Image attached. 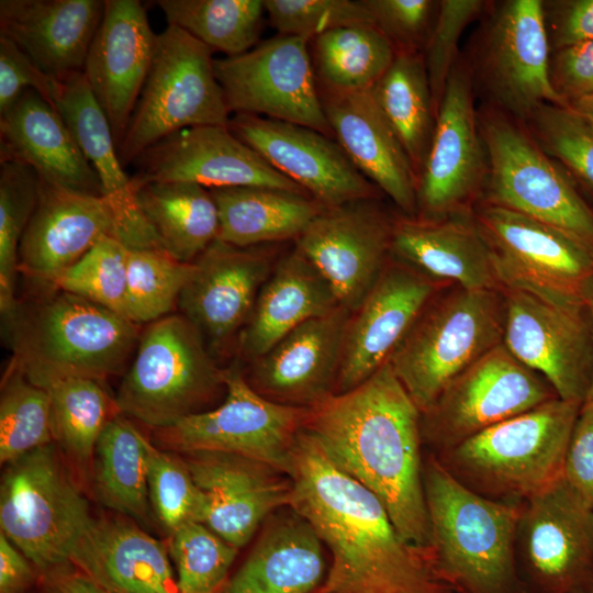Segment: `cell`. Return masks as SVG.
Here are the masks:
<instances>
[{"mask_svg":"<svg viewBox=\"0 0 593 593\" xmlns=\"http://www.w3.org/2000/svg\"><path fill=\"white\" fill-rule=\"evenodd\" d=\"M286 475L290 504L332 555L318 593H449L425 553L407 545L382 502L304 430Z\"/></svg>","mask_w":593,"mask_h":593,"instance_id":"obj_1","label":"cell"},{"mask_svg":"<svg viewBox=\"0 0 593 593\" xmlns=\"http://www.w3.org/2000/svg\"><path fill=\"white\" fill-rule=\"evenodd\" d=\"M421 416L387 362L358 387L309 409L303 430L378 496L402 539L428 558Z\"/></svg>","mask_w":593,"mask_h":593,"instance_id":"obj_2","label":"cell"},{"mask_svg":"<svg viewBox=\"0 0 593 593\" xmlns=\"http://www.w3.org/2000/svg\"><path fill=\"white\" fill-rule=\"evenodd\" d=\"M49 289L18 304L8 324L9 367L43 389L70 378L103 382L124 371L137 348L141 325L81 296Z\"/></svg>","mask_w":593,"mask_h":593,"instance_id":"obj_3","label":"cell"},{"mask_svg":"<svg viewBox=\"0 0 593 593\" xmlns=\"http://www.w3.org/2000/svg\"><path fill=\"white\" fill-rule=\"evenodd\" d=\"M430 528L428 560L437 578L461 593H512L523 503L483 496L430 455L423 460Z\"/></svg>","mask_w":593,"mask_h":593,"instance_id":"obj_4","label":"cell"},{"mask_svg":"<svg viewBox=\"0 0 593 593\" xmlns=\"http://www.w3.org/2000/svg\"><path fill=\"white\" fill-rule=\"evenodd\" d=\"M582 404L553 398L469 437L437 459L474 492L523 503L563 477Z\"/></svg>","mask_w":593,"mask_h":593,"instance_id":"obj_5","label":"cell"},{"mask_svg":"<svg viewBox=\"0 0 593 593\" xmlns=\"http://www.w3.org/2000/svg\"><path fill=\"white\" fill-rule=\"evenodd\" d=\"M505 300L496 289L456 290L433 299L389 359L421 411L463 370L503 343Z\"/></svg>","mask_w":593,"mask_h":593,"instance_id":"obj_6","label":"cell"},{"mask_svg":"<svg viewBox=\"0 0 593 593\" xmlns=\"http://www.w3.org/2000/svg\"><path fill=\"white\" fill-rule=\"evenodd\" d=\"M55 443L5 465L0 484L1 533L44 578L71 564L92 517Z\"/></svg>","mask_w":593,"mask_h":593,"instance_id":"obj_7","label":"cell"},{"mask_svg":"<svg viewBox=\"0 0 593 593\" xmlns=\"http://www.w3.org/2000/svg\"><path fill=\"white\" fill-rule=\"evenodd\" d=\"M221 389L225 370L200 333L181 314H169L142 331L114 399L121 414L155 430L202 412Z\"/></svg>","mask_w":593,"mask_h":593,"instance_id":"obj_8","label":"cell"},{"mask_svg":"<svg viewBox=\"0 0 593 593\" xmlns=\"http://www.w3.org/2000/svg\"><path fill=\"white\" fill-rule=\"evenodd\" d=\"M214 59L208 46L177 26L157 34L149 72L119 146L124 167L182 128L228 126L231 112Z\"/></svg>","mask_w":593,"mask_h":593,"instance_id":"obj_9","label":"cell"},{"mask_svg":"<svg viewBox=\"0 0 593 593\" xmlns=\"http://www.w3.org/2000/svg\"><path fill=\"white\" fill-rule=\"evenodd\" d=\"M478 115L488 161L483 202L557 226L593 245V209L571 175L542 152L522 122L490 105Z\"/></svg>","mask_w":593,"mask_h":593,"instance_id":"obj_10","label":"cell"},{"mask_svg":"<svg viewBox=\"0 0 593 593\" xmlns=\"http://www.w3.org/2000/svg\"><path fill=\"white\" fill-rule=\"evenodd\" d=\"M473 220L499 287L562 304H588L593 245L557 226L482 202Z\"/></svg>","mask_w":593,"mask_h":593,"instance_id":"obj_11","label":"cell"},{"mask_svg":"<svg viewBox=\"0 0 593 593\" xmlns=\"http://www.w3.org/2000/svg\"><path fill=\"white\" fill-rule=\"evenodd\" d=\"M491 7L467 58L473 83L490 107L519 122L542 103L568 107L550 81L542 0H505Z\"/></svg>","mask_w":593,"mask_h":593,"instance_id":"obj_12","label":"cell"},{"mask_svg":"<svg viewBox=\"0 0 593 593\" xmlns=\"http://www.w3.org/2000/svg\"><path fill=\"white\" fill-rule=\"evenodd\" d=\"M309 409L281 404L257 392L236 368L225 370V399L212 410L154 430L176 454L225 452L264 462L286 474Z\"/></svg>","mask_w":593,"mask_h":593,"instance_id":"obj_13","label":"cell"},{"mask_svg":"<svg viewBox=\"0 0 593 593\" xmlns=\"http://www.w3.org/2000/svg\"><path fill=\"white\" fill-rule=\"evenodd\" d=\"M214 71L231 113L299 124L334 138L309 41L279 34L240 55L214 59Z\"/></svg>","mask_w":593,"mask_h":593,"instance_id":"obj_14","label":"cell"},{"mask_svg":"<svg viewBox=\"0 0 593 593\" xmlns=\"http://www.w3.org/2000/svg\"><path fill=\"white\" fill-rule=\"evenodd\" d=\"M557 394L500 344L458 374L421 416L422 438L438 452Z\"/></svg>","mask_w":593,"mask_h":593,"instance_id":"obj_15","label":"cell"},{"mask_svg":"<svg viewBox=\"0 0 593 593\" xmlns=\"http://www.w3.org/2000/svg\"><path fill=\"white\" fill-rule=\"evenodd\" d=\"M503 344L541 376L558 398L584 403L593 370V327L588 304H562L505 290Z\"/></svg>","mask_w":593,"mask_h":593,"instance_id":"obj_16","label":"cell"},{"mask_svg":"<svg viewBox=\"0 0 593 593\" xmlns=\"http://www.w3.org/2000/svg\"><path fill=\"white\" fill-rule=\"evenodd\" d=\"M473 97L471 70L467 58L460 56L450 74L418 177V220L438 221L463 214L483 191L488 161Z\"/></svg>","mask_w":593,"mask_h":593,"instance_id":"obj_17","label":"cell"},{"mask_svg":"<svg viewBox=\"0 0 593 593\" xmlns=\"http://www.w3.org/2000/svg\"><path fill=\"white\" fill-rule=\"evenodd\" d=\"M132 164L136 167L131 177L133 188L187 181L208 189L267 187L307 194L223 125L177 131L144 150Z\"/></svg>","mask_w":593,"mask_h":593,"instance_id":"obj_18","label":"cell"},{"mask_svg":"<svg viewBox=\"0 0 593 593\" xmlns=\"http://www.w3.org/2000/svg\"><path fill=\"white\" fill-rule=\"evenodd\" d=\"M228 128L326 209L370 200L377 188L333 137L315 130L237 113Z\"/></svg>","mask_w":593,"mask_h":593,"instance_id":"obj_19","label":"cell"},{"mask_svg":"<svg viewBox=\"0 0 593 593\" xmlns=\"http://www.w3.org/2000/svg\"><path fill=\"white\" fill-rule=\"evenodd\" d=\"M393 225L370 200L324 209L295 247L327 281L339 305L354 313L388 264Z\"/></svg>","mask_w":593,"mask_h":593,"instance_id":"obj_20","label":"cell"},{"mask_svg":"<svg viewBox=\"0 0 593 593\" xmlns=\"http://www.w3.org/2000/svg\"><path fill=\"white\" fill-rule=\"evenodd\" d=\"M547 593H571L593 574V507L563 479L523 502L516 546Z\"/></svg>","mask_w":593,"mask_h":593,"instance_id":"obj_21","label":"cell"},{"mask_svg":"<svg viewBox=\"0 0 593 593\" xmlns=\"http://www.w3.org/2000/svg\"><path fill=\"white\" fill-rule=\"evenodd\" d=\"M177 306L214 355L238 339L272 266L268 254L214 240L194 261Z\"/></svg>","mask_w":593,"mask_h":593,"instance_id":"obj_22","label":"cell"},{"mask_svg":"<svg viewBox=\"0 0 593 593\" xmlns=\"http://www.w3.org/2000/svg\"><path fill=\"white\" fill-rule=\"evenodd\" d=\"M157 34L138 0H104L82 74L118 149L150 69Z\"/></svg>","mask_w":593,"mask_h":593,"instance_id":"obj_23","label":"cell"},{"mask_svg":"<svg viewBox=\"0 0 593 593\" xmlns=\"http://www.w3.org/2000/svg\"><path fill=\"white\" fill-rule=\"evenodd\" d=\"M434 293L433 279L401 261L387 264L351 313L335 393L358 387L389 361Z\"/></svg>","mask_w":593,"mask_h":593,"instance_id":"obj_24","label":"cell"},{"mask_svg":"<svg viewBox=\"0 0 593 593\" xmlns=\"http://www.w3.org/2000/svg\"><path fill=\"white\" fill-rule=\"evenodd\" d=\"M183 455L203 495L202 524L237 549L277 510L290 504L289 478L264 462L225 452Z\"/></svg>","mask_w":593,"mask_h":593,"instance_id":"obj_25","label":"cell"},{"mask_svg":"<svg viewBox=\"0 0 593 593\" xmlns=\"http://www.w3.org/2000/svg\"><path fill=\"white\" fill-rule=\"evenodd\" d=\"M351 312L311 318L251 360L249 384L271 401L311 409L335 394Z\"/></svg>","mask_w":593,"mask_h":593,"instance_id":"obj_26","label":"cell"},{"mask_svg":"<svg viewBox=\"0 0 593 593\" xmlns=\"http://www.w3.org/2000/svg\"><path fill=\"white\" fill-rule=\"evenodd\" d=\"M40 179L38 200L20 242L19 271L49 286L101 238L115 237V223L102 197Z\"/></svg>","mask_w":593,"mask_h":593,"instance_id":"obj_27","label":"cell"},{"mask_svg":"<svg viewBox=\"0 0 593 593\" xmlns=\"http://www.w3.org/2000/svg\"><path fill=\"white\" fill-rule=\"evenodd\" d=\"M333 136L355 167L410 219L417 215V176L372 89L321 91Z\"/></svg>","mask_w":593,"mask_h":593,"instance_id":"obj_28","label":"cell"},{"mask_svg":"<svg viewBox=\"0 0 593 593\" xmlns=\"http://www.w3.org/2000/svg\"><path fill=\"white\" fill-rule=\"evenodd\" d=\"M54 102L99 179L102 199L114 219L115 237L127 248L161 249L138 206L110 124L83 74L58 80Z\"/></svg>","mask_w":593,"mask_h":593,"instance_id":"obj_29","label":"cell"},{"mask_svg":"<svg viewBox=\"0 0 593 593\" xmlns=\"http://www.w3.org/2000/svg\"><path fill=\"white\" fill-rule=\"evenodd\" d=\"M104 11V0H1L0 35L47 76L82 72Z\"/></svg>","mask_w":593,"mask_h":593,"instance_id":"obj_30","label":"cell"},{"mask_svg":"<svg viewBox=\"0 0 593 593\" xmlns=\"http://www.w3.org/2000/svg\"><path fill=\"white\" fill-rule=\"evenodd\" d=\"M32 167L40 178L65 189L101 195L99 179L55 105L27 90L0 115V161Z\"/></svg>","mask_w":593,"mask_h":593,"instance_id":"obj_31","label":"cell"},{"mask_svg":"<svg viewBox=\"0 0 593 593\" xmlns=\"http://www.w3.org/2000/svg\"><path fill=\"white\" fill-rule=\"evenodd\" d=\"M169 548L126 517L93 518L70 562L113 593H179Z\"/></svg>","mask_w":593,"mask_h":593,"instance_id":"obj_32","label":"cell"},{"mask_svg":"<svg viewBox=\"0 0 593 593\" xmlns=\"http://www.w3.org/2000/svg\"><path fill=\"white\" fill-rule=\"evenodd\" d=\"M272 515L220 593H315L323 585L327 563L313 528L291 507Z\"/></svg>","mask_w":593,"mask_h":593,"instance_id":"obj_33","label":"cell"},{"mask_svg":"<svg viewBox=\"0 0 593 593\" xmlns=\"http://www.w3.org/2000/svg\"><path fill=\"white\" fill-rule=\"evenodd\" d=\"M391 254L429 279L454 281L470 290L499 287L489 246L473 217L399 219L393 225Z\"/></svg>","mask_w":593,"mask_h":593,"instance_id":"obj_34","label":"cell"},{"mask_svg":"<svg viewBox=\"0 0 593 593\" xmlns=\"http://www.w3.org/2000/svg\"><path fill=\"white\" fill-rule=\"evenodd\" d=\"M337 306L339 303L327 281L294 247L272 267L261 287L237 339L240 355L255 360L302 323Z\"/></svg>","mask_w":593,"mask_h":593,"instance_id":"obj_35","label":"cell"},{"mask_svg":"<svg viewBox=\"0 0 593 593\" xmlns=\"http://www.w3.org/2000/svg\"><path fill=\"white\" fill-rule=\"evenodd\" d=\"M217 205V239L237 247L298 239L324 208L303 193L267 187L210 189Z\"/></svg>","mask_w":593,"mask_h":593,"instance_id":"obj_36","label":"cell"},{"mask_svg":"<svg viewBox=\"0 0 593 593\" xmlns=\"http://www.w3.org/2000/svg\"><path fill=\"white\" fill-rule=\"evenodd\" d=\"M138 206L160 248L181 262H193L220 231L210 189L187 181L149 182L134 188Z\"/></svg>","mask_w":593,"mask_h":593,"instance_id":"obj_37","label":"cell"},{"mask_svg":"<svg viewBox=\"0 0 593 593\" xmlns=\"http://www.w3.org/2000/svg\"><path fill=\"white\" fill-rule=\"evenodd\" d=\"M148 440L123 414L103 428L93 456L94 489L99 500L122 516L146 519Z\"/></svg>","mask_w":593,"mask_h":593,"instance_id":"obj_38","label":"cell"},{"mask_svg":"<svg viewBox=\"0 0 593 593\" xmlns=\"http://www.w3.org/2000/svg\"><path fill=\"white\" fill-rule=\"evenodd\" d=\"M372 93L418 179L436 125L423 53H396Z\"/></svg>","mask_w":593,"mask_h":593,"instance_id":"obj_39","label":"cell"},{"mask_svg":"<svg viewBox=\"0 0 593 593\" xmlns=\"http://www.w3.org/2000/svg\"><path fill=\"white\" fill-rule=\"evenodd\" d=\"M313 66L321 91L372 89L395 58L387 37L373 25L339 27L313 40Z\"/></svg>","mask_w":593,"mask_h":593,"instance_id":"obj_40","label":"cell"},{"mask_svg":"<svg viewBox=\"0 0 593 593\" xmlns=\"http://www.w3.org/2000/svg\"><path fill=\"white\" fill-rule=\"evenodd\" d=\"M168 25L177 26L212 52L240 55L257 45L266 13L261 0H158Z\"/></svg>","mask_w":593,"mask_h":593,"instance_id":"obj_41","label":"cell"},{"mask_svg":"<svg viewBox=\"0 0 593 593\" xmlns=\"http://www.w3.org/2000/svg\"><path fill=\"white\" fill-rule=\"evenodd\" d=\"M51 400L53 440L75 463L86 468L94 456L98 439L115 415V399L102 381L70 378L46 389Z\"/></svg>","mask_w":593,"mask_h":593,"instance_id":"obj_42","label":"cell"},{"mask_svg":"<svg viewBox=\"0 0 593 593\" xmlns=\"http://www.w3.org/2000/svg\"><path fill=\"white\" fill-rule=\"evenodd\" d=\"M41 188L37 172L15 160L0 161V311L7 324L16 309L19 247L35 210Z\"/></svg>","mask_w":593,"mask_h":593,"instance_id":"obj_43","label":"cell"},{"mask_svg":"<svg viewBox=\"0 0 593 593\" xmlns=\"http://www.w3.org/2000/svg\"><path fill=\"white\" fill-rule=\"evenodd\" d=\"M193 270L161 249L128 248L126 317L142 325L171 314Z\"/></svg>","mask_w":593,"mask_h":593,"instance_id":"obj_44","label":"cell"},{"mask_svg":"<svg viewBox=\"0 0 593 593\" xmlns=\"http://www.w3.org/2000/svg\"><path fill=\"white\" fill-rule=\"evenodd\" d=\"M54 443L49 393L8 367L0 396V462Z\"/></svg>","mask_w":593,"mask_h":593,"instance_id":"obj_45","label":"cell"},{"mask_svg":"<svg viewBox=\"0 0 593 593\" xmlns=\"http://www.w3.org/2000/svg\"><path fill=\"white\" fill-rule=\"evenodd\" d=\"M127 251L128 248L116 237L104 236L78 261L60 272L49 287L81 296L126 317Z\"/></svg>","mask_w":593,"mask_h":593,"instance_id":"obj_46","label":"cell"},{"mask_svg":"<svg viewBox=\"0 0 593 593\" xmlns=\"http://www.w3.org/2000/svg\"><path fill=\"white\" fill-rule=\"evenodd\" d=\"M168 548L179 593H220L238 551L198 522L174 532Z\"/></svg>","mask_w":593,"mask_h":593,"instance_id":"obj_47","label":"cell"},{"mask_svg":"<svg viewBox=\"0 0 593 593\" xmlns=\"http://www.w3.org/2000/svg\"><path fill=\"white\" fill-rule=\"evenodd\" d=\"M535 143L593 190V126L568 107L538 105L522 122Z\"/></svg>","mask_w":593,"mask_h":593,"instance_id":"obj_48","label":"cell"},{"mask_svg":"<svg viewBox=\"0 0 593 593\" xmlns=\"http://www.w3.org/2000/svg\"><path fill=\"white\" fill-rule=\"evenodd\" d=\"M148 496L156 517L171 535L204 517V500L183 458L147 444Z\"/></svg>","mask_w":593,"mask_h":593,"instance_id":"obj_49","label":"cell"},{"mask_svg":"<svg viewBox=\"0 0 593 593\" xmlns=\"http://www.w3.org/2000/svg\"><path fill=\"white\" fill-rule=\"evenodd\" d=\"M484 0H440L436 19L423 51L433 103L437 116L450 74L457 64L459 42L467 26L482 15Z\"/></svg>","mask_w":593,"mask_h":593,"instance_id":"obj_50","label":"cell"},{"mask_svg":"<svg viewBox=\"0 0 593 593\" xmlns=\"http://www.w3.org/2000/svg\"><path fill=\"white\" fill-rule=\"evenodd\" d=\"M269 22L280 35L313 41L345 26L373 24L362 1L265 0Z\"/></svg>","mask_w":593,"mask_h":593,"instance_id":"obj_51","label":"cell"},{"mask_svg":"<svg viewBox=\"0 0 593 593\" xmlns=\"http://www.w3.org/2000/svg\"><path fill=\"white\" fill-rule=\"evenodd\" d=\"M373 25L395 53H423L437 15L439 1L361 0Z\"/></svg>","mask_w":593,"mask_h":593,"instance_id":"obj_52","label":"cell"},{"mask_svg":"<svg viewBox=\"0 0 593 593\" xmlns=\"http://www.w3.org/2000/svg\"><path fill=\"white\" fill-rule=\"evenodd\" d=\"M57 81L43 72L12 41L0 35V115L27 90L38 92L55 105Z\"/></svg>","mask_w":593,"mask_h":593,"instance_id":"obj_53","label":"cell"},{"mask_svg":"<svg viewBox=\"0 0 593 593\" xmlns=\"http://www.w3.org/2000/svg\"><path fill=\"white\" fill-rule=\"evenodd\" d=\"M542 16L551 54L593 40V0H545Z\"/></svg>","mask_w":593,"mask_h":593,"instance_id":"obj_54","label":"cell"},{"mask_svg":"<svg viewBox=\"0 0 593 593\" xmlns=\"http://www.w3.org/2000/svg\"><path fill=\"white\" fill-rule=\"evenodd\" d=\"M563 479L593 507V404L589 402L582 404L568 444Z\"/></svg>","mask_w":593,"mask_h":593,"instance_id":"obj_55","label":"cell"},{"mask_svg":"<svg viewBox=\"0 0 593 593\" xmlns=\"http://www.w3.org/2000/svg\"><path fill=\"white\" fill-rule=\"evenodd\" d=\"M549 76L557 94L569 102L593 92V40L550 55Z\"/></svg>","mask_w":593,"mask_h":593,"instance_id":"obj_56","label":"cell"},{"mask_svg":"<svg viewBox=\"0 0 593 593\" xmlns=\"http://www.w3.org/2000/svg\"><path fill=\"white\" fill-rule=\"evenodd\" d=\"M38 572L25 555L0 534V593H27Z\"/></svg>","mask_w":593,"mask_h":593,"instance_id":"obj_57","label":"cell"},{"mask_svg":"<svg viewBox=\"0 0 593 593\" xmlns=\"http://www.w3.org/2000/svg\"><path fill=\"white\" fill-rule=\"evenodd\" d=\"M45 593H113L70 564L41 578Z\"/></svg>","mask_w":593,"mask_h":593,"instance_id":"obj_58","label":"cell"},{"mask_svg":"<svg viewBox=\"0 0 593 593\" xmlns=\"http://www.w3.org/2000/svg\"><path fill=\"white\" fill-rule=\"evenodd\" d=\"M568 108L593 126V92L569 102Z\"/></svg>","mask_w":593,"mask_h":593,"instance_id":"obj_59","label":"cell"},{"mask_svg":"<svg viewBox=\"0 0 593 593\" xmlns=\"http://www.w3.org/2000/svg\"><path fill=\"white\" fill-rule=\"evenodd\" d=\"M588 305H589V310H590V314L592 318V327H593V290L590 293ZM585 402L593 404V370H592L591 384H590V389H589Z\"/></svg>","mask_w":593,"mask_h":593,"instance_id":"obj_60","label":"cell"},{"mask_svg":"<svg viewBox=\"0 0 593 593\" xmlns=\"http://www.w3.org/2000/svg\"><path fill=\"white\" fill-rule=\"evenodd\" d=\"M581 593H593V588H591V589H589V590H586V591H583V592H581Z\"/></svg>","mask_w":593,"mask_h":593,"instance_id":"obj_61","label":"cell"},{"mask_svg":"<svg viewBox=\"0 0 593 593\" xmlns=\"http://www.w3.org/2000/svg\"><path fill=\"white\" fill-rule=\"evenodd\" d=\"M315 593H318V592H315Z\"/></svg>","mask_w":593,"mask_h":593,"instance_id":"obj_62","label":"cell"},{"mask_svg":"<svg viewBox=\"0 0 593 593\" xmlns=\"http://www.w3.org/2000/svg\"><path fill=\"white\" fill-rule=\"evenodd\" d=\"M592 190V189H591Z\"/></svg>","mask_w":593,"mask_h":593,"instance_id":"obj_63","label":"cell"}]
</instances>
